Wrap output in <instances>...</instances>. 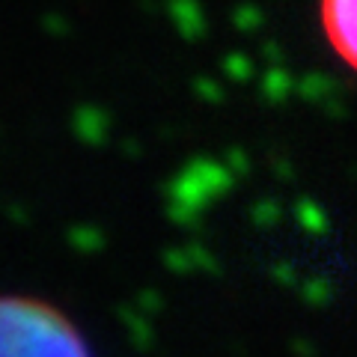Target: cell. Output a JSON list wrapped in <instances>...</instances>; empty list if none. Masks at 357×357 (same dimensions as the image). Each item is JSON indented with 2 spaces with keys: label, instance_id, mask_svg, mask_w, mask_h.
Returning <instances> with one entry per match:
<instances>
[{
  "label": "cell",
  "instance_id": "6da1fadb",
  "mask_svg": "<svg viewBox=\"0 0 357 357\" xmlns=\"http://www.w3.org/2000/svg\"><path fill=\"white\" fill-rule=\"evenodd\" d=\"M0 357H93V351L57 304L0 295Z\"/></svg>",
  "mask_w": 357,
  "mask_h": 357
},
{
  "label": "cell",
  "instance_id": "7a4b0ae2",
  "mask_svg": "<svg viewBox=\"0 0 357 357\" xmlns=\"http://www.w3.org/2000/svg\"><path fill=\"white\" fill-rule=\"evenodd\" d=\"M319 21L331 51L357 72V0H319Z\"/></svg>",
  "mask_w": 357,
  "mask_h": 357
}]
</instances>
